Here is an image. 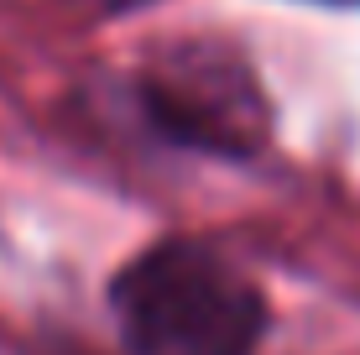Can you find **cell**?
Wrapping results in <instances>:
<instances>
[{
  "instance_id": "7a4b0ae2",
  "label": "cell",
  "mask_w": 360,
  "mask_h": 355,
  "mask_svg": "<svg viewBox=\"0 0 360 355\" xmlns=\"http://www.w3.org/2000/svg\"><path fill=\"white\" fill-rule=\"evenodd\" d=\"M141 110L167 141L214 157H251L266 141V100L251 63L214 42H183L141 79Z\"/></svg>"
},
{
  "instance_id": "277c9868",
  "label": "cell",
  "mask_w": 360,
  "mask_h": 355,
  "mask_svg": "<svg viewBox=\"0 0 360 355\" xmlns=\"http://www.w3.org/2000/svg\"><path fill=\"white\" fill-rule=\"evenodd\" d=\"M329 6H360V0H329Z\"/></svg>"
},
{
  "instance_id": "6da1fadb",
  "label": "cell",
  "mask_w": 360,
  "mask_h": 355,
  "mask_svg": "<svg viewBox=\"0 0 360 355\" xmlns=\"http://www.w3.org/2000/svg\"><path fill=\"white\" fill-rule=\"evenodd\" d=\"M120 335L136 355H256L266 298L219 251L157 240L110 283Z\"/></svg>"
},
{
  "instance_id": "3957f363",
  "label": "cell",
  "mask_w": 360,
  "mask_h": 355,
  "mask_svg": "<svg viewBox=\"0 0 360 355\" xmlns=\"http://www.w3.org/2000/svg\"><path fill=\"white\" fill-rule=\"evenodd\" d=\"M105 6H120V11H126V6H141V0H105Z\"/></svg>"
}]
</instances>
